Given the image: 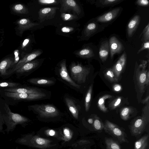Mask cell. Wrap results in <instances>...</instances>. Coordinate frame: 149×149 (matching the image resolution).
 <instances>
[{
	"label": "cell",
	"instance_id": "obj_1",
	"mask_svg": "<svg viewBox=\"0 0 149 149\" xmlns=\"http://www.w3.org/2000/svg\"><path fill=\"white\" fill-rule=\"evenodd\" d=\"M0 96L9 105L14 106L22 102H30L46 99L50 97L47 91L38 93H19L7 91L0 92Z\"/></svg>",
	"mask_w": 149,
	"mask_h": 149
},
{
	"label": "cell",
	"instance_id": "obj_2",
	"mask_svg": "<svg viewBox=\"0 0 149 149\" xmlns=\"http://www.w3.org/2000/svg\"><path fill=\"white\" fill-rule=\"evenodd\" d=\"M149 103L143 109L142 115L132 122L129 126L130 134L133 136L137 137L146 130L149 122Z\"/></svg>",
	"mask_w": 149,
	"mask_h": 149
},
{
	"label": "cell",
	"instance_id": "obj_3",
	"mask_svg": "<svg viewBox=\"0 0 149 149\" xmlns=\"http://www.w3.org/2000/svg\"><path fill=\"white\" fill-rule=\"evenodd\" d=\"M30 120L27 118L19 114L12 112L10 116L6 118H0V133L3 134L4 126V131L8 134L13 131L18 125L24 127Z\"/></svg>",
	"mask_w": 149,
	"mask_h": 149
},
{
	"label": "cell",
	"instance_id": "obj_4",
	"mask_svg": "<svg viewBox=\"0 0 149 149\" xmlns=\"http://www.w3.org/2000/svg\"><path fill=\"white\" fill-rule=\"evenodd\" d=\"M15 142L20 145L41 149H46L53 146L51 140L31 134L22 135Z\"/></svg>",
	"mask_w": 149,
	"mask_h": 149
},
{
	"label": "cell",
	"instance_id": "obj_5",
	"mask_svg": "<svg viewBox=\"0 0 149 149\" xmlns=\"http://www.w3.org/2000/svg\"><path fill=\"white\" fill-rule=\"evenodd\" d=\"M28 109L42 118H56L61 114L60 111L52 104H35L28 106Z\"/></svg>",
	"mask_w": 149,
	"mask_h": 149
},
{
	"label": "cell",
	"instance_id": "obj_6",
	"mask_svg": "<svg viewBox=\"0 0 149 149\" xmlns=\"http://www.w3.org/2000/svg\"><path fill=\"white\" fill-rule=\"evenodd\" d=\"M71 77L77 84L84 83L90 72V68L80 63L73 62L70 67Z\"/></svg>",
	"mask_w": 149,
	"mask_h": 149
},
{
	"label": "cell",
	"instance_id": "obj_7",
	"mask_svg": "<svg viewBox=\"0 0 149 149\" xmlns=\"http://www.w3.org/2000/svg\"><path fill=\"white\" fill-rule=\"evenodd\" d=\"M57 69V75L64 83L75 90H78L80 89V86L76 83L69 75L66 67L65 59H63L59 62Z\"/></svg>",
	"mask_w": 149,
	"mask_h": 149
},
{
	"label": "cell",
	"instance_id": "obj_8",
	"mask_svg": "<svg viewBox=\"0 0 149 149\" xmlns=\"http://www.w3.org/2000/svg\"><path fill=\"white\" fill-rule=\"evenodd\" d=\"M43 60L37 59L29 62L16 70L14 72L18 78L26 77L31 74L41 65Z\"/></svg>",
	"mask_w": 149,
	"mask_h": 149
},
{
	"label": "cell",
	"instance_id": "obj_9",
	"mask_svg": "<svg viewBox=\"0 0 149 149\" xmlns=\"http://www.w3.org/2000/svg\"><path fill=\"white\" fill-rule=\"evenodd\" d=\"M14 59L6 58L0 62V77L3 79L8 78L13 74L15 67Z\"/></svg>",
	"mask_w": 149,
	"mask_h": 149
},
{
	"label": "cell",
	"instance_id": "obj_10",
	"mask_svg": "<svg viewBox=\"0 0 149 149\" xmlns=\"http://www.w3.org/2000/svg\"><path fill=\"white\" fill-rule=\"evenodd\" d=\"M1 91L27 93H38L47 91L36 87L22 86L15 88H5L0 91V92Z\"/></svg>",
	"mask_w": 149,
	"mask_h": 149
},
{
	"label": "cell",
	"instance_id": "obj_11",
	"mask_svg": "<svg viewBox=\"0 0 149 149\" xmlns=\"http://www.w3.org/2000/svg\"><path fill=\"white\" fill-rule=\"evenodd\" d=\"M61 4L60 11L64 13L69 10H72L79 15L81 9L78 4L74 0H62L60 1Z\"/></svg>",
	"mask_w": 149,
	"mask_h": 149
},
{
	"label": "cell",
	"instance_id": "obj_12",
	"mask_svg": "<svg viewBox=\"0 0 149 149\" xmlns=\"http://www.w3.org/2000/svg\"><path fill=\"white\" fill-rule=\"evenodd\" d=\"M59 9V8L57 7L44 8L40 9L38 12L40 22L54 18L56 10Z\"/></svg>",
	"mask_w": 149,
	"mask_h": 149
},
{
	"label": "cell",
	"instance_id": "obj_13",
	"mask_svg": "<svg viewBox=\"0 0 149 149\" xmlns=\"http://www.w3.org/2000/svg\"><path fill=\"white\" fill-rule=\"evenodd\" d=\"M56 79L54 77L32 78L27 80V81L31 84L39 86H50L54 85Z\"/></svg>",
	"mask_w": 149,
	"mask_h": 149
},
{
	"label": "cell",
	"instance_id": "obj_14",
	"mask_svg": "<svg viewBox=\"0 0 149 149\" xmlns=\"http://www.w3.org/2000/svg\"><path fill=\"white\" fill-rule=\"evenodd\" d=\"M107 133L116 138L120 143H129L127 134L123 129L118 125L110 130Z\"/></svg>",
	"mask_w": 149,
	"mask_h": 149
},
{
	"label": "cell",
	"instance_id": "obj_15",
	"mask_svg": "<svg viewBox=\"0 0 149 149\" xmlns=\"http://www.w3.org/2000/svg\"><path fill=\"white\" fill-rule=\"evenodd\" d=\"M109 43L111 57L112 58L115 54H119L121 52L123 49V46L115 36L110 38Z\"/></svg>",
	"mask_w": 149,
	"mask_h": 149
},
{
	"label": "cell",
	"instance_id": "obj_16",
	"mask_svg": "<svg viewBox=\"0 0 149 149\" xmlns=\"http://www.w3.org/2000/svg\"><path fill=\"white\" fill-rule=\"evenodd\" d=\"M127 59L126 53L124 52L115 64L111 69L116 77L118 79L126 65Z\"/></svg>",
	"mask_w": 149,
	"mask_h": 149
},
{
	"label": "cell",
	"instance_id": "obj_17",
	"mask_svg": "<svg viewBox=\"0 0 149 149\" xmlns=\"http://www.w3.org/2000/svg\"><path fill=\"white\" fill-rule=\"evenodd\" d=\"M42 53L40 50H37L25 55L21 60H20L15 66L13 70V74L15 72L25 63L31 61Z\"/></svg>",
	"mask_w": 149,
	"mask_h": 149
},
{
	"label": "cell",
	"instance_id": "obj_18",
	"mask_svg": "<svg viewBox=\"0 0 149 149\" xmlns=\"http://www.w3.org/2000/svg\"><path fill=\"white\" fill-rule=\"evenodd\" d=\"M147 72V70L142 68L141 70L139 67L137 69L136 71V77L137 85L140 92L142 93L144 92Z\"/></svg>",
	"mask_w": 149,
	"mask_h": 149
},
{
	"label": "cell",
	"instance_id": "obj_19",
	"mask_svg": "<svg viewBox=\"0 0 149 149\" xmlns=\"http://www.w3.org/2000/svg\"><path fill=\"white\" fill-rule=\"evenodd\" d=\"M120 10V8H116L102 15L96 19L97 21L104 22L111 21L118 15Z\"/></svg>",
	"mask_w": 149,
	"mask_h": 149
},
{
	"label": "cell",
	"instance_id": "obj_20",
	"mask_svg": "<svg viewBox=\"0 0 149 149\" xmlns=\"http://www.w3.org/2000/svg\"><path fill=\"white\" fill-rule=\"evenodd\" d=\"M66 104L70 111L75 119L78 118L79 109L73 99L68 97H65L64 98Z\"/></svg>",
	"mask_w": 149,
	"mask_h": 149
},
{
	"label": "cell",
	"instance_id": "obj_21",
	"mask_svg": "<svg viewBox=\"0 0 149 149\" xmlns=\"http://www.w3.org/2000/svg\"><path fill=\"white\" fill-rule=\"evenodd\" d=\"M17 24L18 29L21 33L39 24L37 23L33 22L29 19L26 18H23L19 20L17 22Z\"/></svg>",
	"mask_w": 149,
	"mask_h": 149
},
{
	"label": "cell",
	"instance_id": "obj_22",
	"mask_svg": "<svg viewBox=\"0 0 149 149\" xmlns=\"http://www.w3.org/2000/svg\"><path fill=\"white\" fill-rule=\"evenodd\" d=\"M149 134L148 132L136 141L134 149H148Z\"/></svg>",
	"mask_w": 149,
	"mask_h": 149
},
{
	"label": "cell",
	"instance_id": "obj_23",
	"mask_svg": "<svg viewBox=\"0 0 149 149\" xmlns=\"http://www.w3.org/2000/svg\"><path fill=\"white\" fill-rule=\"evenodd\" d=\"M140 16H134L130 21L127 26V33L129 37L132 36L137 28L140 21Z\"/></svg>",
	"mask_w": 149,
	"mask_h": 149
},
{
	"label": "cell",
	"instance_id": "obj_24",
	"mask_svg": "<svg viewBox=\"0 0 149 149\" xmlns=\"http://www.w3.org/2000/svg\"><path fill=\"white\" fill-rule=\"evenodd\" d=\"M109 52V43L107 40L102 42L100 45L99 50L100 58L102 61H104L107 58Z\"/></svg>",
	"mask_w": 149,
	"mask_h": 149
},
{
	"label": "cell",
	"instance_id": "obj_25",
	"mask_svg": "<svg viewBox=\"0 0 149 149\" xmlns=\"http://www.w3.org/2000/svg\"><path fill=\"white\" fill-rule=\"evenodd\" d=\"M75 54L79 57L84 58H90L94 56L92 50L89 47H86L76 51Z\"/></svg>",
	"mask_w": 149,
	"mask_h": 149
},
{
	"label": "cell",
	"instance_id": "obj_26",
	"mask_svg": "<svg viewBox=\"0 0 149 149\" xmlns=\"http://www.w3.org/2000/svg\"><path fill=\"white\" fill-rule=\"evenodd\" d=\"M104 141L106 149H122L118 142L111 138L105 137Z\"/></svg>",
	"mask_w": 149,
	"mask_h": 149
},
{
	"label": "cell",
	"instance_id": "obj_27",
	"mask_svg": "<svg viewBox=\"0 0 149 149\" xmlns=\"http://www.w3.org/2000/svg\"><path fill=\"white\" fill-rule=\"evenodd\" d=\"M22 86L19 83L7 80H0V91L5 88H15Z\"/></svg>",
	"mask_w": 149,
	"mask_h": 149
},
{
	"label": "cell",
	"instance_id": "obj_28",
	"mask_svg": "<svg viewBox=\"0 0 149 149\" xmlns=\"http://www.w3.org/2000/svg\"><path fill=\"white\" fill-rule=\"evenodd\" d=\"M97 26L95 23L92 22L88 24L86 26L84 31V34L86 37L90 36L94 33L97 29Z\"/></svg>",
	"mask_w": 149,
	"mask_h": 149
},
{
	"label": "cell",
	"instance_id": "obj_29",
	"mask_svg": "<svg viewBox=\"0 0 149 149\" xmlns=\"http://www.w3.org/2000/svg\"><path fill=\"white\" fill-rule=\"evenodd\" d=\"M93 85L92 84L89 87L86 93L85 100V107L86 111H88L89 108L90 101L91 99L92 91Z\"/></svg>",
	"mask_w": 149,
	"mask_h": 149
},
{
	"label": "cell",
	"instance_id": "obj_30",
	"mask_svg": "<svg viewBox=\"0 0 149 149\" xmlns=\"http://www.w3.org/2000/svg\"><path fill=\"white\" fill-rule=\"evenodd\" d=\"M112 96L109 95H105L101 97L98 100V106L100 109L104 112L107 111V109L105 105V100L106 99L110 98Z\"/></svg>",
	"mask_w": 149,
	"mask_h": 149
},
{
	"label": "cell",
	"instance_id": "obj_31",
	"mask_svg": "<svg viewBox=\"0 0 149 149\" xmlns=\"http://www.w3.org/2000/svg\"><path fill=\"white\" fill-rule=\"evenodd\" d=\"M13 10L15 13L19 14H26L28 13L27 9L21 4H16L13 6Z\"/></svg>",
	"mask_w": 149,
	"mask_h": 149
},
{
	"label": "cell",
	"instance_id": "obj_32",
	"mask_svg": "<svg viewBox=\"0 0 149 149\" xmlns=\"http://www.w3.org/2000/svg\"><path fill=\"white\" fill-rule=\"evenodd\" d=\"M122 1V0H100L98 2L99 5L101 6H108L118 4Z\"/></svg>",
	"mask_w": 149,
	"mask_h": 149
},
{
	"label": "cell",
	"instance_id": "obj_33",
	"mask_svg": "<svg viewBox=\"0 0 149 149\" xmlns=\"http://www.w3.org/2000/svg\"><path fill=\"white\" fill-rule=\"evenodd\" d=\"M93 125L94 130L96 131H101L104 130V124L98 117L95 118Z\"/></svg>",
	"mask_w": 149,
	"mask_h": 149
},
{
	"label": "cell",
	"instance_id": "obj_34",
	"mask_svg": "<svg viewBox=\"0 0 149 149\" xmlns=\"http://www.w3.org/2000/svg\"><path fill=\"white\" fill-rule=\"evenodd\" d=\"M104 76L106 78L111 82H116L118 79L116 77L111 69H108L104 73Z\"/></svg>",
	"mask_w": 149,
	"mask_h": 149
},
{
	"label": "cell",
	"instance_id": "obj_35",
	"mask_svg": "<svg viewBox=\"0 0 149 149\" xmlns=\"http://www.w3.org/2000/svg\"><path fill=\"white\" fill-rule=\"evenodd\" d=\"M131 109L130 108L125 107L121 111L120 115L121 118L123 120H126L129 118Z\"/></svg>",
	"mask_w": 149,
	"mask_h": 149
},
{
	"label": "cell",
	"instance_id": "obj_36",
	"mask_svg": "<svg viewBox=\"0 0 149 149\" xmlns=\"http://www.w3.org/2000/svg\"><path fill=\"white\" fill-rule=\"evenodd\" d=\"M63 139L65 141H68L72 138L73 133L72 131L68 127H65L63 129Z\"/></svg>",
	"mask_w": 149,
	"mask_h": 149
},
{
	"label": "cell",
	"instance_id": "obj_37",
	"mask_svg": "<svg viewBox=\"0 0 149 149\" xmlns=\"http://www.w3.org/2000/svg\"><path fill=\"white\" fill-rule=\"evenodd\" d=\"M61 17L62 19L65 21L72 20L76 19L78 18L77 15L65 13H61Z\"/></svg>",
	"mask_w": 149,
	"mask_h": 149
},
{
	"label": "cell",
	"instance_id": "obj_38",
	"mask_svg": "<svg viewBox=\"0 0 149 149\" xmlns=\"http://www.w3.org/2000/svg\"><path fill=\"white\" fill-rule=\"evenodd\" d=\"M60 1L56 0H39L38 3L41 5H54L58 4Z\"/></svg>",
	"mask_w": 149,
	"mask_h": 149
},
{
	"label": "cell",
	"instance_id": "obj_39",
	"mask_svg": "<svg viewBox=\"0 0 149 149\" xmlns=\"http://www.w3.org/2000/svg\"><path fill=\"white\" fill-rule=\"evenodd\" d=\"M143 38L145 41H149V23L145 28L143 31Z\"/></svg>",
	"mask_w": 149,
	"mask_h": 149
},
{
	"label": "cell",
	"instance_id": "obj_40",
	"mask_svg": "<svg viewBox=\"0 0 149 149\" xmlns=\"http://www.w3.org/2000/svg\"><path fill=\"white\" fill-rule=\"evenodd\" d=\"M121 100V98L118 97L114 100L110 104V107L111 109H115L118 107L120 104Z\"/></svg>",
	"mask_w": 149,
	"mask_h": 149
},
{
	"label": "cell",
	"instance_id": "obj_41",
	"mask_svg": "<svg viewBox=\"0 0 149 149\" xmlns=\"http://www.w3.org/2000/svg\"><path fill=\"white\" fill-rule=\"evenodd\" d=\"M136 3L140 6H147L149 5V1L147 0H138Z\"/></svg>",
	"mask_w": 149,
	"mask_h": 149
},
{
	"label": "cell",
	"instance_id": "obj_42",
	"mask_svg": "<svg viewBox=\"0 0 149 149\" xmlns=\"http://www.w3.org/2000/svg\"><path fill=\"white\" fill-rule=\"evenodd\" d=\"M74 30V28L73 27L69 26H64L61 29V31L62 32L65 33H70Z\"/></svg>",
	"mask_w": 149,
	"mask_h": 149
},
{
	"label": "cell",
	"instance_id": "obj_43",
	"mask_svg": "<svg viewBox=\"0 0 149 149\" xmlns=\"http://www.w3.org/2000/svg\"><path fill=\"white\" fill-rule=\"evenodd\" d=\"M19 51L18 50H16L14 51V54L15 55L14 64L15 65V66L19 61Z\"/></svg>",
	"mask_w": 149,
	"mask_h": 149
},
{
	"label": "cell",
	"instance_id": "obj_44",
	"mask_svg": "<svg viewBox=\"0 0 149 149\" xmlns=\"http://www.w3.org/2000/svg\"><path fill=\"white\" fill-rule=\"evenodd\" d=\"M149 49V42L148 41H146L143 44L142 47L139 50L137 53L138 54L144 49Z\"/></svg>",
	"mask_w": 149,
	"mask_h": 149
},
{
	"label": "cell",
	"instance_id": "obj_45",
	"mask_svg": "<svg viewBox=\"0 0 149 149\" xmlns=\"http://www.w3.org/2000/svg\"><path fill=\"white\" fill-rule=\"evenodd\" d=\"M30 41V39L29 38H27L25 39L22 44V48L23 49L25 47L29 44Z\"/></svg>",
	"mask_w": 149,
	"mask_h": 149
},
{
	"label": "cell",
	"instance_id": "obj_46",
	"mask_svg": "<svg viewBox=\"0 0 149 149\" xmlns=\"http://www.w3.org/2000/svg\"><path fill=\"white\" fill-rule=\"evenodd\" d=\"M45 132L47 135L51 136H54L56 133L55 131L54 130L51 129L47 130Z\"/></svg>",
	"mask_w": 149,
	"mask_h": 149
},
{
	"label": "cell",
	"instance_id": "obj_47",
	"mask_svg": "<svg viewBox=\"0 0 149 149\" xmlns=\"http://www.w3.org/2000/svg\"><path fill=\"white\" fill-rule=\"evenodd\" d=\"M113 89L115 91H119L121 90V86L119 84H115L113 87Z\"/></svg>",
	"mask_w": 149,
	"mask_h": 149
},
{
	"label": "cell",
	"instance_id": "obj_48",
	"mask_svg": "<svg viewBox=\"0 0 149 149\" xmlns=\"http://www.w3.org/2000/svg\"><path fill=\"white\" fill-rule=\"evenodd\" d=\"M149 72L148 71L147 72L146 74V77L145 84H146V86H148L149 84Z\"/></svg>",
	"mask_w": 149,
	"mask_h": 149
},
{
	"label": "cell",
	"instance_id": "obj_49",
	"mask_svg": "<svg viewBox=\"0 0 149 149\" xmlns=\"http://www.w3.org/2000/svg\"><path fill=\"white\" fill-rule=\"evenodd\" d=\"M149 96L148 95L142 101V103L143 104L148 103H149Z\"/></svg>",
	"mask_w": 149,
	"mask_h": 149
},
{
	"label": "cell",
	"instance_id": "obj_50",
	"mask_svg": "<svg viewBox=\"0 0 149 149\" xmlns=\"http://www.w3.org/2000/svg\"><path fill=\"white\" fill-rule=\"evenodd\" d=\"M88 122L90 124H92L93 123V120L92 118H89L88 120Z\"/></svg>",
	"mask_w": 149,
	"mask_h": 149
},
{
	"label": "cell",
	"instance_id": "obj_51",
	"mask_svg": "<svg viewBox=\"0 0 149 149\" xmlns=\"http://www.w3.org/2000/svg\"><path fill=\"white\" fill-rule=\"evenodd\" d=\"M13 149H20L18 147H16L15 148H13Z\"/></svg>",
	"mask_w": 149,
	"mask_h": 149
}]
</instances>
